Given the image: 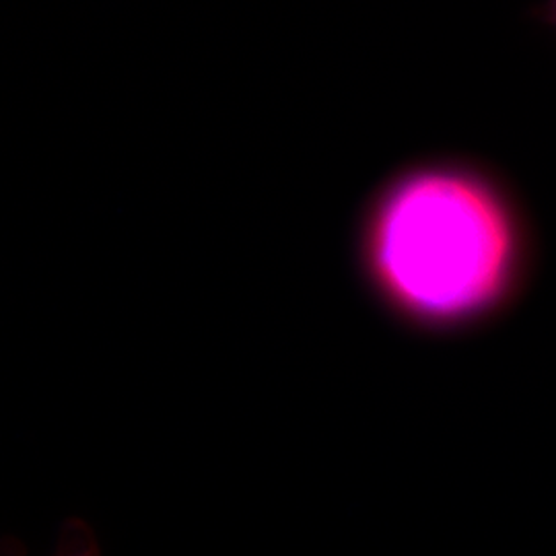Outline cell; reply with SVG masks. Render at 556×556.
I'll use <instances>...</instances> for the list:
<instances>
[{
    "label": "cell",
    "instance_id": "7a4b0ae2",
    "mask_svg": "<svg viewBox=\"0 0 556 556\" xmlns=\"http://www.w3.org/2000/svg\"><path fill=\"white\" fill-rule=\"evenodd\" d=\"M555 20H556V0H555Z\"/></svg>",
    "mask_w": 556,
    "mask_h": 556
},
{
    "label": "cell",
    "instance_id": "6da1fadb",
    "mask_svg": "<svg viewBox=\"0 0 556 556\" xmlns=\"http://www.w3.org/2000/svg\"><path fill=\"white\" fill-rule=\"evenodd\" d=\"M357 262L363 285L390 318L445 334L477 324L507 298L516 231L484 179L425 165L388 181L371 200Z\"/></svg>",
    "mask_w": 556,
    "mask_h": 556
}]
</instances>
